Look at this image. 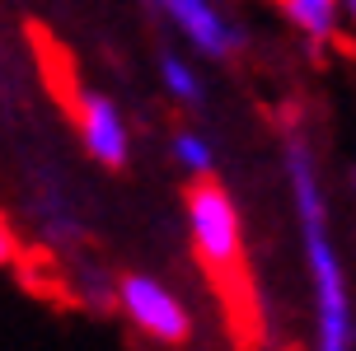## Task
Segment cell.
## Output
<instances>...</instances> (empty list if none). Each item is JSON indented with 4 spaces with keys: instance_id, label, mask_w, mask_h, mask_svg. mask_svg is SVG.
I'll return each instance as SVG.
<instances>
[{
    "instance_id": "5",
    "label": "cell",
    "mask_w": 356,
    "mask_h": 351,
    "mask_svg": "<svg viewBox=\"0 0 356 351\" xmlns=\"http://www.w3.org/2000/svg\"><path fill=\"white\" fill-rule=\"evenodd\" d=\"M71 122L75 136L85 145V155L99 164V169H127L131 164V122H127L122 104L104 94V89H75L71 99Z\"/></svg>"
},
{
    "instance_id": "2",
    "label": "cell",
    "mask_w": 356,
    "mask_h": 351,
    "mask_svg": "<svg viewBox=\"0 0 356 351\" xmlns=\"http://www.w3.org/2000/svg\"><path fill=\"white\" fill-rule=\"evenodd\" d=\"M183 215H188V239H193L197 263L216 281L239 277L244 267V215L234 206L230 188L220 178H188L183 193Z\"/></svg>"
},
{
    "instance_id": "9",
    "label": "cell",
    "mask_w": 356,
    "mask_h": 351,
    "mask_svg": "<svg viewBox=\"0 0 356 351\" xmlns=\"http://www.w3.org/2000/svg\"><path fill=\"white\" fill-rule=\"evenodd\" d=\"M80 295H85L89 309H118V281L99 267H85L80 272Z\"/></svg>"
},
{
    "instance_id": "11",
    "label": "cell",
    "mask_w": 356,
    "mask_h": 351,
    "mask_svg": "<svg viewBox=\"0 0 356 351\" xmlns=\"http://www.w3.org/2000/svg\"><path fill=\"white\" fill-rule=\"evenodd\" d=\"M338 5H342V28L356 33V0H338Z\"/></svg>"
},
{
    "instance_id": "6",
    "label": "cell",
    "mask_w": 356,
    "mask_h": 351,
    "mask_svg": "<svg viewBox=\"0 0 356 351\" xmlns=\"http://www.w3.org/2000/svg\"><path fill=\"white\" fill-rule=\"evenodd\" d=\"M155 80H160L169 104L188 108V113H202V108H207V75H202L193 52L160 47V52H155Z\"/></svg>"
},
{
    "instance_id": "3",
    "label": "cell",
    "mask_w": 356,
    "mask_h": 351,
    "mask_svg": "<svg viewBox=\"0 0 356 351\" xmlns=\"http://www.w3.org/2000/svg\"><path fill=\"white\" fill-rule=\"evenodd\" d=\"M145 10L183 42L197 61H234L249 47V28L220 0H145Z\"/></svg>"
},
{
    "instance_id": "7",
    "label": "cell",
    "mask_w": 356,
    "mask_h": 351,
    "mask_svg": "<svg viewBox=\"0 0 356 351\" xmlns=\"http://www.w3.org/2000/svg\"><path fill=\"white\" fill-rule=\"evenodd\" d=\"M277 15L291 33L300 38L305 47H333L342 33V5L338 0H277Z\"/></svg>"
},
{
    "instance_id": "8",
    "label": "cell",
    "mask_w": 356,
    "mask_h": 351,
    "mask_svg": "<svg viewBox=\"0 0 356 351\" xmlns=\"http://www.w3.org/2000/svg\"><path fill=\"white\" fill-rule=\"evenodd\" d=\"M169 159L188 178H211L216 174V140L207 131H197V126H178L169 136Z\"/></svg>"
},
{
    "instance_id": "4",
    "label": "cell",
    "mask_w": 356,
    "mask_h": 351,
    "mask_svg": "<svg viewBox=\"0 0 356 351\" xmlns=\"http://www.w3.org/2000/svg\"><path fill=\"white\" fill-rule=\"evenodd\" d=\"M118 314L155 347H188L193 342V309L174 286L145 272H122L118 277Z\"/></svg>"
},
{
    "instance_id": "10",
    "label": "cell",
    "mask_w": 356,
    "mask_h": 351,
    "mask_svg": "<svg viewBox=\"0 0 356 351\" xmlns=\"http://www.w3.org/2000/svg\"><path fill=\"white\" fill-rule=\"evenodd\" d=\"M15 258H19V239H15V229L0 220V272L15 267Z\"/></svg>"
},
{
    "instance_id": "1",
    "label": "cell",
    "mask_w": 356,
    "mask_h": 351,
    "mask_svg": "<svg viewBox=\"0 0 356 351\" xmlns=\"http://www.w3.org/2000/svg\"><path fill=\"white\" fill-rule=\"evenodd\" d=\"M282 178H286L296 229H300L309 295H314V347L309 351H356V304H352V281H347L338 234H333L328 183H323L314 140L296 122L282 131Z\"/></svg>"
}]
</instances>
